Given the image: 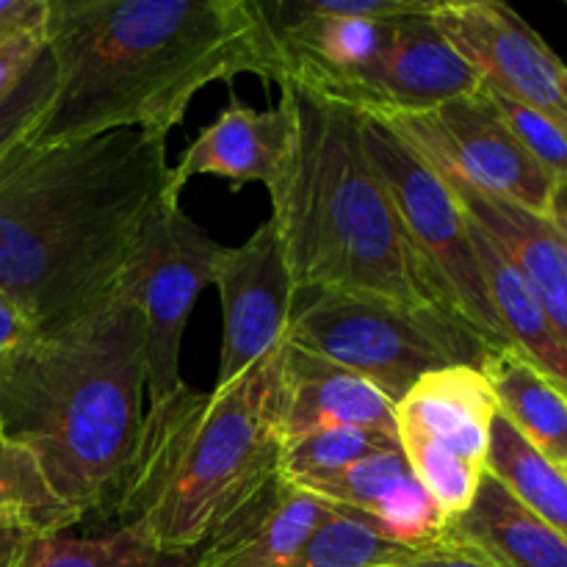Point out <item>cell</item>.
Here are the masks:
<instances>
[{"mask_svg": "<svg viewBox=\"0 0 567 567\" xmlns=\"http://www.w3.org/2000/svg\"><path fill=\"white\" fill-rule=\"evenodd\" d=\"M286 341L332 360L380 388L396 408L430 371L482 369L493 347L441 310L404 308L347 293H297Z\"/></svg>", "mask_w": 567, "mask_h": 567, "instance_id": "6", "label": "cell"}, {"mask_svg": "<svg viewBox=\"0 0 567 567\" xmlns=\"http://www.w3.org/2000/svg\"><path fill=\"white\" fill-rule=\"evenodd\" d=\"M385 567H496V565L487 563L485 557H480V554L471 551V548L437 540L432 543V546L413 548V551L404 554L402 559H396V563Z\"/></svg>", "mask_w": 567, "mask_h": 567, "instance_id": "30", "label": "cell"}, {"mask_svg": "<svg viewBox=\"0 0 567 567\" xmlns=\"http://www.w3.org/2000/svg\"><path fill=\"white\" fill-rule=\"evenodd\" d=\"M430 20L474 66L482 89L567 127V64L518 11L496 0H435Z\"/></svg>", "mask_w": 567, "mask_h": 567, "instance_id": "11", "label": "cell"}, {"mask_svg": "<svg viewBox=\"0 0 567 567\" xmlns=\"http://www.w3.org/2000/svg\"><path fill=\"white\" fill-rule=\"evenodd\" d=\"M480 371L496 396L498 415L543 457L567 468V393L563 388L513 347L493 349Z\"/></svg>", "mask_w": 567, "mask_h": 567, "instance_id": "21", "label": "cell"}, {"mask_svg": "<svg viewBox=\"0 0 567 567\" xmlns=\"http://www.w3.org/2000/svg\"><path fill=\"white\" fill-rule=\"evenodd\" d=\"M565 474H567V468H565Z\"/></svg>", "mask_w": 567, "mask_h": 567, "instance_id": "35", "label": "cell"}, {"mask_svg": "<svg viewBox=\"0 0 567 567\" xmlns=\"http://www.w3.org/2000/svg\"><path fill=\"white\" fill-rule=\"evenodd\" d=\"M413 548L399 546L365 515L332 507L288 567H385Z\"/></svg>", "mask_w": 567, "mask_h": 567, "instance_id": "25", "label": "cell"}, {"mask_svg": "<svg viewBox=\"0 0 567 567\" xmlns=\"http://www.w3.org/2000/svg\"><path fill=\"white\" fill-rule=\"evenodd\" d=\"M144 391V319L125 280L86 316L0 360V435L39 460L81 518L109 515L142 430Z\"/></svg>", "mask_w": 567, "mask_h": 567, "instance_id": "3", "label": "cell"}, {"mask_svg": "<svg viewBox=\"0 0 567 567\" xmlns=\"http://www.w3.org/2000/svg\"><path fill=\"white\" fill-rule=\"evenodd\" d=\"M360 116L365 153L391 192L404 230L430 266L452 313L480 332L487 347H509L480 269L468 216L413 142L371 111H360Z\"/></svg>", "mask_w": 567, "mask_h": 567, "instance_id": "7", "label": "cell"}, {"mask_svg": "<svg viewBox=\"0 0 567 567\" xmlns=\"http://www.w3.org/2000/svg\"><path fill=\"white\" fill-rule=\"evenodd\" d=\"M468 225L493 310L502 321L509 347L524 354L554 385H559L567 393V349L554 332L546 310L540 308L529 282L515 269L513 260L496 247V241L487 233H482L471 219Z\"/></svg>", "mask_w": 567, "mask_h": 567, "instance_id": "20", "label": "cell"}, {"mask_svg": "<svg viewBox=\"0 0 567 567\" xmlns=\"http://www.w3.org/2000/svg\"><path fill=\"white\" fill-rule=\"evenodd\" d=\"M377 116L396 127L432 164L452 169L480 192L548 216L557 183L509 131L485 89L421 114Z\"/></svg>", "mask_w": 567, "mask_h": 567, "instance_id": "10", "label": "cell"}, {"mask_svg": "<svg viewBox=\"0 0 567 567\" xmlns=\"http://www.w3.org/2000/svg\"><path fill=\"white\" fill-rule=\"evenodd\" d=\"M31 537L20 529H0V567H14L17 557Z\"/></svg>", "mask_w": 567, "mask_h": 567, "instance_id": "33", "label": "cell"}, {"mask_svg": "<svg viewBox=\"0 0 567 567\" xmlns=\"http://www.w3.org/2000/svg\"><path fill=\"white\" fill-rule=\"evenodd\" d=\"M33 336H37V327L31 324V319L25 313H20L14 305L0 299V360Z\"/></svg>", "mask_w": 567, "mask_h": 567, "instance_id": "32", "label": "cell"}, {"mask_svg": "<svg viewBox=\"0 0 567 567\" xmlns=\"http://www.w3.org/2000/svg\"><path fill=\"white\" fill-rule=\"evenodd\" d=\"M282 343L214 391L150 402L109 515L158 546L197 554L280 480Z\"/></svg>", "mask_w": 567, "mask_h": 567, "instance_id": "5", "label": "cell"}, {"mask_svg": "<svg viewBox=\"0 0 567 567\" xmlns=\"http://www.w3.org/2000/svg\"><path fill=\"white\" fill-rule=\"evenodd\" d=\"M480 89L474 66L449 44L430 14H415L393 20L377 55L324 94L374 114H421Z\"/></svg>", "mask_w": 567, "mask_h": 567, "instance_id": "12", "label": "cell"}, {"mask_svg": "<svg viewBox=\"0 0 567 567\" xmlns=\"http://www.w3.org/2000/svg\"><path fill=\"white\" fill-rule=\"evenodd\" d=\"M280 89L293 133L269 197L297 293H347L454 316L365 153L360 109L293 81Z\"/></svg>", "mask_w": 567, "mask_h": 567, "instance_id": "4", "label": "cell"}, {"mask_svg": "<svg viewBox=\"0 0 567 567\" xmlns=\"http://www.w3.org/2000/svg\"><path fill=\"white\" fill-rule=\"evenodd\" d=\"M354 426L396 437L393 402L354 371L282 341L280 430L286 441L308 432Z\"/></svg>", "mask_w": 567, "mask_h": 567, "instance_id": "17", "label": "cell"}, {"mask_svg": "<svg viewBox=\"0 0 567 567\" xmlns=\"http://www.w3.org/2000/svg\"><path fill=\"white\" fill-rule=\"evenodd\" d=\"M485 471L496 476L526 509L567 537V474L543 457L507 419L496 415L491 424Z\"/></svg>", "mask_w": 567, "mask_h": 567, "instance_id": "22", "label": "cell"}, {"mask_svg": "<svg viewBox=\"0 0 567 567\" xmlns=\"http://www.w3.org/2000/svg\"><path fill=\"white\" fill-rule=\"evenodd\" d=\"M330 515L332 504L280 476L194 554L192 567H288Z\"/></svg>", "mask_w": 567, "mask_h": 567, "instance_id": "18", "label": "cell"}, {"mask_svg": "<svg viewBox=\"0 0 567 567\" xmlns=\"http://www.w3.org/2000/svg\"><path fill=\"white\" fill-rule=\"evenodd\" d=\"M214 282L225 310V338L216 374V388H221L286 341L291 324L297 288L275 221H264L238 247H221Z\"/></svg>", "mask_w": 567, "mask_h": 567, "instance_id": "13", "label": "cell"}, {"mask_svg": "<svg viewBox=\"0 0 567 567\" xmlns=\"http://www.w3.org/2000/svg\"><path fill=\"white\" fill-rule=\"evenodd\" d=\"M485 92L498 109V114L504 116L509 131L529 150L532 158L546 169V175L557 186L567 183V127L559 125L551 116L529 109V105H520L515 100L504 97V94L491 92V89H485Z\"/></svg>", "mask_w": 567, "mask_h": 567, "instance_id": "27", "label": "cell"}, {"mask_svg": "<svg viewBox=\"0 0 567 567\" xmlns=\"http://www.w3.org/2000/svg\"><path fill=\"white\" fill-rule=\"evenodd\" d=\"M219 252L221 244H216L181 203L164 205L144 233L125 280L144 319L150 402L183 385V332L197 297L214 282Z\"/></svg>", "mask_w": 567, "mask_h": 567, "instance_id": "9", "label": "cell"}, {"mask_svg": "<svg viewBox=\"0 0 567 567\" xmlns=\"http://www.w3.org/2000/svg\"><path fill=\"white\" fill-rule=\"evenodd\" d=\"M48 44V22L37 28H28L22 33H14L9 39H0V103L20 86V81L31 72V66L42 59Z\"/></svg>", "mask_w": 567, "mask_h": 567, "instance_id": "29", "label": "cell"}, {"mask_svg": "<svg viewBox=\"0 0 567 567\" xmlns=\"http://www.w3.org/2000/svg\"><path fill=\"white\" fill-rule=\"evenodd\" d=\"M81 520L53 491L39 460L25 446L0 435V529H20L33 540L64 535Z\"/></svg>", "mask_w": 567, "mask_h": 567, "instance_id": "23", "label": "cell"}, {"mask_svg": "<svg viewBox=\"0 0 567 567\" xmlns=\"http://www.w3.org/2000/svg\"><path fill=\"white\" fill-rule=\"evenodd\" d=\"M291 133L293 116L282 97L275 109L258 111L233 94L227 109L199 131L172 166V192L181 197L186 183L199 175H216L233 188L260 183L271 192L286 169Z\"/></svg>", "mask_w": 567, "mask_h": 567, "instance_id": "14", "label": "cell"}, {"mask_svg": "<svg viewBox=\"0 0 567 567\" xmlns=\"http://www.w3.org/2000/svg\"><path fill=\"white\" fill-rule=\"evenodd\" d=\"M55 97L33 144L144 127L166 138L208 83L286 81L255 0H50Z\"/></svg>", "mask_w": 567, "mask_h": 567, "instance_id": "2", "label": "cell"}, {"mask_svg": "<svg viewBox=\"0 0 567 567\" xmlns=\"http://www.w3.org/2000/svg\"><path fill=\"white\" fill-rule=\"evenodd\" d=\"M548 219L557 225V230L567 238V183H559L551 194V205H548Z\"/></svg>", "mask_w": 567, "mask_h": 567, "instance_id": "34", "label": "cell"}, {"mask_svg": "<svg viewBox=\"0 0 567 567\" xmlns=\"http://www.w3.org/2000/svg\"><path fill=\"white\" fill-rule=\"evenodd\" d=\"M441 540L476 551L496 567H567V537L526 509L496 476L482 471L480 487Z\"/></svg>", "mask_w": 567, "mask_h": 567, "instance_id": "19", "label": "cell"}, {"mask_svg": "<svg viewBox=\"0 0 567 567\" xmlns=\"http://www.w3.org/2000/svg\"><path fill=\"white\" fill-rule=\"evenodd\" d=\"M391 449H399V441L391 435H382V432L354 430V426L308 432V435L282 443L280 476L288 482L330 476L371 457V454L391 452Z\"/></svg>", "mask_w": 567, "mask_h": 567, "instance_id": "26", "label": "cell"}, {"mask_svg": "<svg viewBox=\"0 0 567 567\" xmlns=\"http://www.w3.org/2000/svg\"><path fill=\"white\" fill-rule=\"evenodd\" d=\"M496 415L485 374L471 365L430 371L393 408L404 460L446 520L474 502Z\"/></svg>", "mask_w": 567, "mask_h": 567, "instance_id": "8", "label": "cell"}, {"mask_svg": "<svg viewBox=\"0 0 567 567\" xmlns=\"http://www.w3.org/2000/svg\"><path fill=\"white\" fill-rule=\"evenodd\" d=\"M48 17L50 0H0V39L44 25Z\"/></svg>", "mask_w": 567, "mask_h": 567, "instance_id": "31", "label": "cell"}, {"mask_svg": "<svg viewBox=\"0 0 567 567\" xmlns=\"http://www.w3.org/2000/svg\"><path fill=\"white\" fill-rule=\"evenodd\" d=\"M291 485L313 493L332 507L365 515L385 532V537L408 548L432 546L441 540L449 524L441 507L415 480L402 446L371 454L338 474L291 482Z\"/></svg>", "mask_w": 567, "mask_h": 567, "instance_id": "16", "label": "cell"}, {"mask_svg": "<svg viewBox=\"0 0 567 567\" xmlns=\"http://www.w3.org/2000/svg\"><path fill=\"white\" fill-rule=\"evenodd\" d=\"M432 166L454 194L463 214L482 233H487L496 247L513 260L515 269L524 275L540 308L546 310L554 332L567 349V238L548 216L532 214L520 205L480 192L452 169H443L437 164Z\"/></svg>", "mask_w": 567, "mask_h": 567, "instance_id": "15", "label": "cell"}, {"mask_svg": "<svg viewBox=\"0 0 567 567\" xmlns=\"http://www.w3.org/2000/svg\"><path fill=\"white\" fill-rule=\"evenodd\" d=\"M55 97V64L50 50L31 66L20 86L0 103V155L28 136Z\"/></svg>", "mask_w": 567, "mask_h": 567, "instance_id": "28", "label": "cell"}, {"mask_svg": "<svg viewBox=\"0 0 567 567\" xmlns=\"http://www.w3.org/2000/svg\"><path fill=\"white\" fill-rule=\"evenodd\" d=\"M166 138L120 127L0 155V299L37 332L114 297L150 221L169 203Z\"/></svg>", "mask_w": 567, "mask_h": 567, "instance_id": "1", "label": "cell"}, {"mask_svg": "<svg viewBox=\"0 0 567 567\" xmlns=\"http://www.w3.org/2000/svg\"><path fill=\"white\" fill-rule=\"evenodd\" d=\"M194 554L158 546L133 526H120L105 537L50 535L33 537L14 567H192Z\"/></svg>", "mask_w": 567, "mask_h": 567, "instance_id": "24", "label": "cell"}]
</instances>
